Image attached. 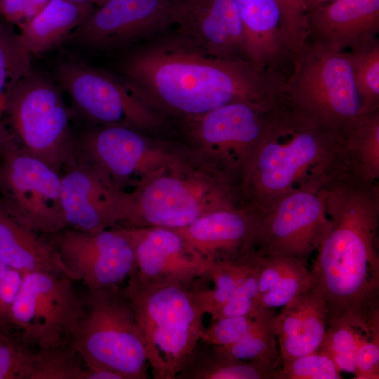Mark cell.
Here are the masks:
<instances>
[{"label": "cell", "mask_w": 379, "mask_h": 379, "mask_svg": "<svg viewBox=\"0 0 379 379\" xmlns=\"http://www.w3.org/2000/svg\"><path fill=\"white\" fill-rule=\"evenodd\" d=\"M120 80L150 109L181 119L222 105L286 102L285 76L247 60L210 55L173 32H165L126 52L117 65Z\"/></svg>", "instance_id": "obj_1"}, {"label": "cell", "mask_w": 379, "mask_h": 379, "mask_svg": "<svg viewBox=\"0 0 379 379\" xmlns=\"http://www.w3.org/2000/svg\"><path fill=\"white\" fill-rule=\"evenodd\" d=\"M331 228L317 250L312 288L326 321L343 320L366 332L379 328V185L350 171L322 188Z\"/></svg>", "instance_id": "obj_2"}, {"label": "cell", "mask_w": 379, "mask_h": 379, "mask_svg": "<svg viewBox=\"0 0 379 379\" xmlns=\"http://www.w3.org/2000/svg\"><path fill=\"white\" fill-rule=\"evenodd\" d=\"M347 168L343 138L283 105L239 173L244 206L257 211L298 188L323 187Z\"/></svg>", "instance_id": "obj_3"}, {"label": "cell", "mask_w": 379, "mask_h": 379, "mask_svg": "<svg viewBox=\"0 0 379 379\" xmlns=\"http://www.w3.org/2000/svg\"><path fill=\"white\" fill-rule=\"evenodd\" d=\"M124 291L142 336L154 379H176L200 340L204 312L195 294L197 281L151 282L134 271Z\"/></svg>", "instance_id": "obj_4"}, {"label": "cell", "mask_w": 379, "mask_h": 379, "mask_svg": "<svg viewBox=\"0 0 379 379\" xmlns=\"http://www.w3.org/2000/svg\"><path fill=\"white\" fill-rule=\"evenodd\" d=\"M284 92L290 107L341 138L366 117L346 51L306 42L292 56Z\"/></svg>", "instance_id": "obj_5"}, {"label": "cell", "mask_w": 379, "mask_h": 379, "mask_svg": "<svg viewBox=\"0 0 379 379\" xmlns=\"http://www.w3.org/2000/svg\"><path fill=\"white\" fill-rule=\"evenodd\" d=\"M71 343L85 367L111 369L124 379H148V360L130 300L121 286L88 290Z\"/></svg>", "instance_id": "obj_6"}, {"label": "cell", "mask_w": 379, "mask_h": 379, "mask_svg": "<svg viewBox=\"0 0 379 379\" xmlns=\"http://www.w3.org/2000/svg\"><path fill=\"white\" fill-rule=\"evenodd\" d=\"M63 93L57 82L32 69L13 88L6 110V126L20 147L60 173L76 159L73 110Z\"/></svg>", "instance_id": "obj_7"}, {"label": "cell", "mask_w": 379, "mask_h": 379, "mask_svg": "<svg viewBox=\"0 0 379 379\" xmlns=\"http://www.w3.org/2000/svg\"><path fill=\"white\" fill-rule=\"evenodd\" d=\"M0 205L16 222L35 232L65 229L61 173L29 154L11 134L0 147Z\"/></svg>", "instance_id": "obj_8"}, {"label": "cell", "mask_w": 379, "mask_h": 379, "mask_svg": "<svg viewBox=\"0 0 379 379\" xmlns=\"http://www.w3.org/2000/svg\"><path fill=\"white\" fill-rule=\"evenodd\" d=\"M323 187L298 188L253 211L255 222L244 256L281 255L307 260L331 225Z\"/></svg>", "instance_id": "obj_9"}, {"label": "cell", "mask_w": 379, "mask_h": 379, "mask_svg": "<svg viewBox=\"0 0 379 379\" xmlns=\"http://www.w3.org/2000/svg\"><path fill=\"white\" fill-rule=\"evenodd\" d=\"M67 277L44 272L22 274L11 311V325L39 350L71 343L83 312V296Z\"/></svg>", "instance_id": "obj_10"}, {"label": "cell", "mask_w": 379, "mask_h": 379, "mask_svg": "<svg viewBox=\"0 0 379 379\" xmlns=\"http://www.w3.org/2000/svg\"><path fill=\"white\" fill-rule=\"evenodd\" d=\"M55 77L70 98L74 111L88 121L136 129L158 123L152 109L109 72L77 60L67 59L56 65Z\"/></svg>", "instance_id": "obj_11"}, {"label": "cell", "mask_w": 379, "mask_h": 379, "mask_svg": "<svg viewBox=\"0 0 379 379\" xmlns=\"http://www.w3.org/2000/svg\"><path fill=\"white\" fill-rule=\"evenodd\" d=\"M175 0H107L65 39L89 51H111L144 42L169 29Z\"/></svg>", "instance_id": "obj_12"}, {"label": "cell", "mask_w": 379, "mask_h": 379, "mask_svg": "<svg viewBox=\"0 0 379 379\" xmlns=\"http://www.w3.org/2000/svg\"><path fill=\"white\" fill-rule=\"evenodd\" d=\"M55 245L72 279L88 290L119 287L135 270L133 246L121 228L96 232L65 228Z\"/></svg>", "instance_id": "obj_13"}, {"label": "cell", "mask_w": 379, "mask_h": 379, "mask_svg": "<svg viewBox=\"0 0 379 379\" xmlns=\"http://www.w3.org/2000/svg\"><path fill=\"white\" fill-rule=\"evenodd\" d=\"M283 105L237 102L182 119L190 135L213 150L229 173L239 175L263 137L274 111Z\"/></svg>", "instance_id": "obj_14"}, {"label": "cell", "mask_w": 379, "mask_h": 379, "mask_svg": "<svg viewBox=\"0 0 379 379\" xmlns=\"http://www.w3.org/2000/svg\"><path fill=\"white\" fill-rule=\"evenodd\" d=\"M61 173V204L65 228L96 232L121 221L129 195L109 178L78 159Z\"/></svg>", "instance_id": "obj_15"}, {"label": "cell", "mask_w": 379, "mask_h": 379, "mask_svg": "<svg viewBox=\"0 0 379 379\" xmlns=\"http://www.w3.org/2000/svg\"><path fill=\"white\" fill-rule=\"evenodd\" d=\"M171 27L210 55L248 60L234 0H175Z\"/></svg>", "instance_id": "obj_16"}, {"label": "cell", "mask_w": 379, "mask_h": 379, "mask_svg": "<svg viewBox=\"0 0 379 379\" xmlns=\"http://www.w3.org/2000/svg\"><path fill=\"white\" fill-rule=\"evenodd\" d=\"M129 238L135 258V272L151 282L192 283L206 277L211 264L174 229L121 227Z\"/></svg>", "instance_id": "obj_17"}, {"label": "cell", "mask_w": 379, "mask_h": 379, "mask_svg": "<svg viewBox=\"0 0 379 379\" xmlns=\"http://www.w3.org/2000/svg\"><path fill=\"white\" fill-rule=\"evenodd\" d=\"M307 42L335 52L378 39L379 0H334L306 12Z\"/></svg>", "instance_id": "obj_18"}, {"label": "cell", "mask_w": 379, "mask_h": 379, "mask_svg": "<svg viewBox=\"0 0 379 379\" xmlns=\"http://www.w3.org/2000/svg\"><path fill=\"white\" fill-rule=\"evenodd\" d=\"M208 211L190 187L173 176H161L147 184L135 195H129L121 221L128 227H185Z\"/></svg>", "instance_id": "obj_19"}, {"label": "cell", "mask_w": 379, "mask_h": 379, "mask_svg": "<svg viewBox=\"0 0 379 379\" xmlns=\"http://www.w3.org/2000/svg\"><path fill=\"white\" fill-rule=\"evenodd\" d=\"M148 145L138 129L102 125L86 131L76 142V159L101 172L117 187L145 166Z\"/></svg>", "instance_id": "obj_20"}, {"label": "cell", "mask_w": 379, "mask_h": 379, "mask_svg": "<svg viewBox=\"0 0 379 379\" xmlns=\"http://www.w3.org/2000/svg\"><path fill=\"white\" fill-rule=\"evenodd\" d=\"M255 222V213L234 204L210 211L176 230L207 262L234 260L246 250Z\"/></svg>", "instance_id": "obj_21"}, {"label": "cell", "mask_w": 379, "mask_h": 379, "mask_svg": "<svg viewBox=\"0 0 379 379\" xmlns=\"http://www.w3.org/2000/svg\"><path fill=\"white\" fill-rule=\"evenodd\" d=\"M240 17L248 60L286 75L292 53L277 0H234Z\"/></svg>", "instance_id": "obj_22"}, {"label": "cell", "mask_w": 379, "mask_h": 379, "mask_svg": "<svg viewBox=\"0 0 379 379\" xmlns=\"http://www.w3.org/2000/svg\"><path fill=\"white\" fill-rule=\"evenodd\" d=\"M326 317L325 301L312 288L284 305L275 319L281 361L319 350L326 332Z\"/></svg>", "instance_id": "obj_23"}, {"label": "cell", "mask_w": 379, "mask_h": 379, "mask_svg": "<svg viewBox=\"0 0 379 379\" xmlns=\"http://www.w3.org/2000/svg\"><path fill=\"white\" fill-rule=\"evenodd\" d=\"M0 262L22 274L44 272L72 279L55 245L16 222L1 205Z\"/></svg>", "instance_id": "obj_24"}, {"label": "cell", "mask_w": 379, "mask_h": 379, "mask_svg": "<svg viewBox=\"0 0 379 379\" xmlns=\"http://www.w3.org/2000/svg\"><path fill=\"white\" fill-rule=\"evenodd\" d=\"M95 5L72 0H51L36 16L18 26L20 40L32 54L55 48L82 23Z\"/></svg>", "instance_id": "obj_25"}, {"label": "cell", "mask_w": 379, "mask_h": 379, "mask_svg": "<svg viewBox=\"0 0 379 379\" xmlns=\"http://www.w3.org/2000/svg\"><path fill=\"white\" fill-rule=\"evenodd\" d=\"M279 374L261 363L239 359L222 346L199 340L176 379H279Z\"/></svg>", "instance_id": "obj_26"}, {"label": "cell", "mask_w": 379, "mask_h": 379, "mask_svg": "<svg viewBox=\"0 0 379 379\" xmlns=\"http://www.w3.org/2000/svg\"><path fill=\"white\" fill-rule=\"evenodd\" d=\"M32 69L31 54L22 45L18 32L0 15V147L8 135L6 110L10 95Z\"/></svg>", "instance_id": "obj_27"}, {"label": "cell", "mask_w": 379, "mask_h": 379, "mask_svg": "<svg viewBox=\"0 0 379 379\" xmlns=\"http://www.w3.org/2000/svg\"><path fill=\"white\" fill-rule=\"evenodd\" d=\"M350 170L364 181L379 179V111L367 115L343 138Z\"/></svg>", "instance_id": "obj_28"}, {"label": "cell", "mask_w": 379, "mask_h": 379, "mask_svg": "<svg viewBox=\"0 0 379 379\" xmlns=\"http://www.w3.org/2000/svg\"><path fill=\"white\" fill-rule=\"evenodd\" d=\"M276 317L273 309L265 310L241 339L223 347L239 359L259 362L279 372L281 357L275 330Z\"/></svg>", "instance_id": "obj_29"}, {"label": "cell", "mask_w": 379, "mask_h": 379, "mask_svg": "<svg viewBox=\"0 0 379 379\" xmlns=\"http://www.w3.org/2000/svg\"><path fill=\"white\" fill-rule=\"evenodd\" d=\"M251 259H237L213 262L206 277L213 283L211 289L195 287L197 299L204 312L215 315L246 277Z\"/></svg>", "instance_id": "obj_30"}, {"label": "cell", "mask_w": 379, "mask_h": 379, "mask_svg": "<svg viewBox=\"0 0 379 379\" xmlns=\"http://www.w3.org/2000/svg\"><path fill=\"white\" fill-rule=\"evenodd\" d=\"M364 116L379 111V39L346 51Z\"/></svg>", "instance_id": "obj_31"}, {"label": "cell", "mask_w": 379, "mask_h": 379, "mask_svg": "<svg viewBox=\"0 0 379 379\" xmlns=\"http://www.w3.org/2000/svg\"><path fill=\"white\" fill-rule=\"evenodd\" d=\"M372 333L343 320H329L319 350L328 354L340 371L354 374L357 352Z\"/></svg>", "instance_id": "obj_32"}, {"label": "cell", "mask_w": 379, "mask_h": 379, "mask_svg": "<svg viewBox=\"0 0 379 379\" xmlns=\"http://www.w3.org/2000/svg\"><path fill=\"white\" fill-rule=\"evenodd\" d=\"M72 343L67 345L39 350L29 379H86V371Z\"/></svg>", "instance_id": "obj_33"}, {"label": "cell", "mask_w": 379, "mask_h": 379, "mask_svg": "<svg viewBox=\"0 0 379 379\" xmlns=\"http://www.w3.org/2000/svg\"><path fill=\"white\" fill-rule=\"evenodd\" d=\"M13 330L0 324V379H29L36 352Z\"/></svg>", "instance_id": "obj_34"}, {"label": "cell", "mask_w": 379, "mask_h": 379, "mask_svg": "<svg viewBox=\"0 0 379 379\" xmlns=\"http://www.w3.org/2000/svg\"><path fill=\"white\" fill-rule=\"evenodd\" d=\"M307 260L295 258L292 264L272 289L258 300V306L263 309L284 307L293 298L312 288L310 270Z\"/></svg>", "instance_id": "obj_35"}, {"label": "cell", "mask_w": 379, "mask_h": 379, "mask_svg": "<svg viewBox=\"0 0 379 379\" xmlns=\"http://www.w3.org/2000/svg\"><path fill=\"white\" fill-rule=\"evenodd\" d=\"M340 372L328 354L317 350L282 361L279 379H340Z\"/></svg>", "instance_id": "obj_36"}, {"label": "cell", "mask_w": 379, "mask_h": 379, "mask_svg": "<svg viewBox=\"0 0 379 379\" xmlns=\"http://www.w3.org/2000/svg\"><path fill=\"white\" fill-rule=\"evenodd\" d=\"M251 259V267L244 281L237 288L230 299L212 319L233 317L256 314L265 310L258 304V266L255 256Z\"/></svg>", "instance_id": "obj_37"}, {"label": "cell", "mask_w": 379, "mask_h": 379, "mask_svg": "<svg viewBox=\"0 0 379 379\" xmlns=\"http://www.w3.org/2000/svg\"><path fill=\"white\" fill-rule=\"evenodd\" d=\"M265 310L256 314L212 319L209 326L204 328L200 340L222 347L230 346L238 342L251 330L257 317Z\"/></svg>", "instance_id": "obj_38"}, {"label": "cell", "mask_w": 379, "mask_h": 379, "mask_svg": "<svg viewBox=\"0 0 379 379\" xmlns=\"http://www.w3.org/2000/svg\"><path fill=\"white\" fill-rule=\"evenodd\" d=\"M282 13L283 25L292 55L298 53L307 42L306 8L303 0H277Z\"/></svg>", "instance_id": "obj_39"}, {"label": "cell", "mask_w": 379, "mask_h": 379, "mask_svg": "<svg viewBox=\"0 0 379 379\" xmlns=\"http://www.w3.org/2000/svg\"><path fill=\"white\" fill-rule=\"evenodd\" d=\"M356 379L379 378V329L360 345L355 358Z\"/></svg>", "instance_id": "obj_40"}, {"label": "cell", "mask_w": 379, "mask_h": 379, "mask_svg": "<svg viewBox=\"0 0 379 379\" xmlns=\"http://www.w3.org/2000/svg\"><path fill=\"white\" fill-rule=\"evenodd\" d=\"M22 278L21 272L0 262V324L11 328V307Z\"/></svg>", "instance_id": "obj_41"}, {"label": "cell", "mask_w": 379, "mask_h": 379, "mask_svg": "<svg viewBox=\"0 0 379 379\" xmlns=\"http://www.w3.org/2000/svg\"><path fill=\"white\" fill-rule=\"evenodd\" d=\"M51 0H0V15L13 26L36 16Z\"/></svg>", "instance_id": "obj_42"}, {"label": "cell", "mask_w": 379, "mask_h": 379, "mask_svg": "<svg viewBox=\"0 0 379 379\" xmlns=\"http://www.w3.org/2000/svg\"><path fill=\"white\" fill-rule=\"evenodd\" d=\"M334 0H308L305 4L306 12L307 10L317 6L320 4L331 2Z\"/></svg>", "instance_id": "obj_43"}, {"label": "cell", "mask_w": 379, "mask_h": 379, "mask_svg": "<svg viewBox=\"0 0 379 379\" xmlns=\"http://www.w3.org/2000/svg\"><path fill=\"white\" fill-rule=\"evenodd\" d=\"M72 1L78 2V3L91 4L93 5L97 4L98 6H100L107 0H72Z\"/></svg>", "instance_id": "obj_44"}, {"label": "cell", "mask_w": 379, "mask_h": 379, "mask_svg": "<svg viewBox=\"0 0 379 379\" xmlns=\"http://www.w3.org/2000/svg\"><path fill=\"white\" fill-rule=\"evenodd\" d=\"M307 1H308V0H303L305 6V4H306V2H307Z\"/></svg>", "instance_id": "obj_45"}]
</instances>
